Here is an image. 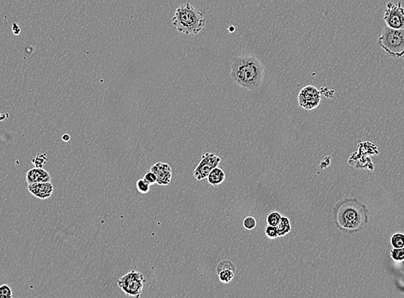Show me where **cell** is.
<instances>
[{"label": "cell", "mask_w": 404, "mask_h": 298, "mask_svg": "<svg viewBox=\"0 0 404 298\" xmlns=\"http://www.w3.org/2000/svg\"><path fill=\"white\" fill-rule=\"evenodd\" d=\"M230 74L236 85L247 91H257L263 81L264 66L253 55H241L232 61Z\"/></svg>", "instance_id": "cell-1"}, {"label": "cell", "mask_w": 404, "mask_h": 298, "mask_svg": "<svg viewBox=\"0 0 404 298\" xmlns=\"http://www.w3.org/2000/svg\"><path fill=\"white\" fill-rule=\"evenodd\" d=\"M172 22L179 33L198 35L205 27L206 18L201 11L187 3L175 10Z\"/></svg>", "instance_id": "cell-2"}, {"label": "cell", "mask_w": 404, "mask_h": 298, "mask_svg": "<svg viewBox=\"0 0 404 298\" xmlns=\"http://www.w3.org/2000/svg\"><path fill=\"white\" fill-rule=\"evenodd\" d=\"M378 46L393 58H404V29L395 30L386 27L377 41Z\"/></svg>", "instance_id": "cell-3"}, {"label": "cell", "mask_w": 404, "mask_h": 298, "mask_svg": "<svg viewBox=\"0 0 404 298\" xmlns=\"http://www.w3.org/2000/svg\"><path fill=\"white\" fill-rule=\"evenodd\" d=\"M358 204H352L347 205V206H343L339 210L337 213V224L340 225V227L347 230H352V229H359L361 228L363 224V211L361 210V205L360 209L357 208Z\"/></svg>", "instance_id": "cell-4"}, {"label": "cell", "mask_w": 404, "mask_h": 298, "mask_svg": "<svg viewBox=\"0 0 404 298\" xmlns=\"http://www.w3.org/2000/svg\"><path fill=\"white\" fill-rule=\"evenodd\" d=\"M145 282V277L141 273L133 270L120 278L117 284L127 295L138 298L142 293Z\"/></svg>", "instance_id": "cell-5"}, {"label": "cell", "mask_w": 404, "mask_h": 298, "mask_svg": "<svg viewBox=\"0 0 404 298\" xmlns=\"http://www.w3.org/2000/svg\"><path fill=\"white\" fill-rule=\"evenodd\" d=\"M383 19L388 27L395 30H403L404 7L401 6V3L389 2L386 6Z\"/></svg>", "instance_id": "cell-6"}, {"label": "cell", "mask_w": 404, "mask_h": 298, "mask_svg": "<svg viewBox=\"0 0 404 298\" xmlns=\"http://www.w3.org/2000/svg\"><path fill=\"white\" fill-rule=\"evenodd\" d=\"M221 162V158L214 153L206 152L201 156L199 165L194 170V176L197 181H201L208 177L209 173L214 169L218 167Z\"/></svg>", "instance_id": "cell-7"}, {"label": "cell", "mask_w": 404, "mask_h": 298, "mask_svg": "<svg viewBox=\"0 0 404 298\" xmlns=\"http://www.w3.org/2000/svg\"><path fill=\"white\" fill-rule=\"evenodd\" d=\"M298 101L304 110H314L321 102V92L313 85H307L298 93Z\"/></svg>", "instance_id": "cell-8"}, {"label": "cell", "mask_w": 404, "mask_h": 298, "mask_svg": "<svg viewBox=\"0 0 404 298\" xmlns=\"http://www.w3.org/2000/svg\"><path fill=\"white\" fill-rule=\"evenodd\" d=\"M150 171L156 175L157 184L160 186H166L171 182L172 169L168 164L159 161L150 167Z\"/></svg>", "instance_id": "cell-9"}, {"label": "cell", "mask_w": 404, "mask_h": 298, "mask_svg": "<svg viewBox=\"0 0 404 298\" xmlns=\"http://www.w3.org/2000/svg\"><path fill=\"white\" fill-rule=\"evenodd\" d=\"M28 190L31 195L40 200L49 199L54 192V185L49 182H36L28 184Z\"/></svg>", "instance_id": "cell-10"}, {"label": "cell", "mask_w": 404, "mask_h": 298, "mask_svg": "<svg viewBox=\"0 0 404 298\" xmlns=\"http://www.w3.org/2000/svg\"><path fill=\"white\" fill-rule=\"evenodd\" d=\"M26 181L28 184L49 182L51 181V175L42 168L35 167L28 171L26 174Z\"/></svg>", "instance_id": "cell-11"}, {"label": "cell", "mask_w": 404, "mask_h": 298, "mask_svg": "<svg viewBox=\"0 0 404 298\" xmlns=\"http://www.w3.org/2000/svg\"><path fill=\"white\" fill-rule=\"evenodd\" d=\"M208 183L213 185V186H219L220 184L223 183L225 179V173L224 170L218 167L214 168L208 175Z\"/></svg>", "instance_id": "cell-12"}, {"label": "cell", "mask_w": 404, "mask_h": 298, "mask_svg": "<svg viewBox=\"0 0 404 298\" xmlns=\"http://www.w3.org/2000/svg\"><path fill=\"white\" fill-rule=\"evenodd\" d=\"M276 229H277V231H278L279 237L287 235L292 230V226H291L289 219L287 218V216H282V219L278 223V225H276Z\"/></svg>", "instance_id": "cell-13"}, {"label": "cell", "mask_w": 404, "mask_h": 298, "mask_svg": "<svg viewBox=\"0 0 404 298\" xmlns=\"http://www.w3.org/2000/svg\"><path fill=\"white\" fill-rule=\"evenodd\" d=\"M219 280L223 284H229L230 282L232 281V279L234 278L235 275V272L230 270V269H225V270H222L219 272Z\"/></svg>", "instance_id": "cell-14"}, {"label": "cell", "mask_w": 404, "mask_h": 298, "mask_svg": "<svg viewBox=\"0 0 404 298\" xmlns=\"http://www.w3.org/2000/svg\"><path fill=\"white\" fill-rule=\"evenodd\" d=\"M391 245L394 249H399L404 247V234L402 233H396L392 235L391 240Z\"/></svg>", "instance_id": "cell-15"}, {"label": "cell", "mask_w": 404, "mask_h": 298, "mask_svg": "<svg viewBox=\"0 0 404 298\" xmlns=\"http://www.w3.org/2000/svg\"><path fill=\"white\" fill-rule=\"evenodd\" d=\"M282 216L281 213L278 212V211H272L267 216V223H268V225L276 227V225H278V223L282 219Z\"/></svg>", "instance_id": "cell-16"}, {"label": "cell", "mask_w": 404, "mask_h": 298, "mask_svg": "<svg viewBox=\"0 0 404 298\" xmlns=\"http://www.w3.org/2000/svg\"><path fill=\"white\" fill-rule=\"evenodd\" d=\"M136 187L137 190L142 195H146L150 190V184H148L144 179H139L137 181Z\"/></svg>", "instance_id": "cell-17"}, {"label": "cell", "mask_w": 404, "mask_h": 298, "mask_svg": "<svg viewBox=\"0 0 404 298\" xmlns=\"http://www.w3.org/2000/svg\"><path fill=\"white\" fill-rule=\"evenodd\" d=\"M225 269H230V270L235 272L236 266L231 260H222L219 263V265H217L216 271H217V274H219V272H221L222 270H225Z\"/></svg>", "instance_id": "cell-18"}, {"label": "cell", "mask_w": 404, "mask_h": 298, "mask_svg": "<svg viewBox=\"0 0 404 298\" xmlns=\"http://www.w3.org/2000/svg\"><path fill=\"white\" fill-rule=\"evenodd\" d=\"M243 225L246 230H254L255 228L257 227V219L252 216H246L245 219H243Z\"/></svg>", "instance_id": "cell-19"}, {"label": "cell", "mask_w": 404, "mask_h": 298, "mask_svg": "<svg viewBox=\"0 0 404 298\" xmlns=\"http://www.w3.org/2000/svg\"><path fill=\"white\" fill-rule=\"evenodd\" d=\"M47 157H46V154H38L37 156L33 159V165L35 167L42 168L44 165L46 164Z\"/></svg>", "instance_id": "cell-20"}, {"label": "cell", "mask_w": 404, "mask_h": 298, "mask_svg": "<svg viewBox=\"0 0 404 298\" xmlns=\"http://www.w3.org/2000/svg\"><path fill=\"white\" fill-rule=\"evenodd\" d=\"M391 257L396 261H402L404 260V247L399 249H394L391 251Z\"/></svg>", "instance_id": "cell-21"}, {"label": "cell", "mask_w": 404, "mask_h": 298, "mask_svg": "<svg viewBox=\"0 0 404 298\" xmlns=\"http://www.w3.org/2000/svg\"><path fill=\"white\" fill-rule=\"evenodd\" d=\"M12 296V290L8 285L0 286V298H11Z\"/></svg>", "instance_id": "cell-22"}, {"label": "cell", "mask_w": 404, "mask_h": 298, "mask_svg": "<svg viewBox=\"0 0 404 298\" xmlns=\"http://www.w3.org/2000/svg\"><path fill=\"white\" fill-rule=\"evenodd\" d=\"M144 180H145L148 184H150V186L152 185H154V184L157 183V176L153 171H148V172L145 173V175H144V178H143Z\"/></svg>", "instance_id": "cell-23"}, {"label": "cell", "mask_w": 404, "mask_h": 298, "mask_svg": "<svg viewBox=\"0 0 404 298\" xmlns=\"http://www.w3.org/2000/svg\"><path fill=\"white\" fill-rule=\"evenodd\" d=\"M265 233L266 235L269 239H276V238L279 237L278 231H277V229L274 226L268 225V227L266 228Z\"/></svg>", "instance_id": "cell-24"}, {"label": "cell", "mask_w": 404, "mask_h": 298, "mask_svg": "<svg viewBox=\"0 0 404 298\" xmlns=\"http://www.w3.org/2000/svg\"><path fill=\"white\" fill-rule=\"evenodd\" d=\"M70 139H71V137H70V135H69V134L65 133L64 134L63 136H62V140H63L65 142H67V141H69Z\"/></svg>", "instance_id": "cell-25"}]
</instances>
